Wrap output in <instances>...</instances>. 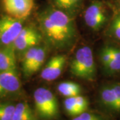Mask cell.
Returning a JSON list of instances; mask_svg holds the SVG:
<instances>
[{
  "mask_svg": "<svg viewBox=\"0 0 120 120\" xmlns=\"http://www.w3.org/2000/svg\"><path fill=\"white\" fill-rule=\"evenodd\" d=\"M39 31L47 43L56 50H66L77 39V30L72 16L59 9L48 8L39 15Z\"/></svg>",
  "mask_w": 120,
  "mask_h": 120,
  "instance_id": "cell-1",
  "label": "cell"
},
{
  "mask_svg": "<svg viewBox=\"0 0 120 120\" xmlns=\"http://www.w3.org/2000/svg\"><path fill=\"white\" fill-rule=\"evenodd\" d=\"M70 72L73 76L89 82L96 77V66L92 49L88 46L79 48L70 64Z\"/></svg>",
  "mask_w": 120,
  "mask_h": 120,
  "instance_id": "cell-2",
  "label": "cell"
},
{
  "mask_svg": "<svg viewBox=\"0 0 120 120\" xmlns=\"http://www.w3.org/2000/svg\"><path fill=\"white\" fill-rule=\"evenodd\" d=\"M35 109L42 120H53L60 116L59 102L56 95L48 89L39 87L34 94Z\"/></svg>",
  "mask_w": 120,
  "mask_h": 120,
  "instance_id": "cell-3",
  "label": "cell"
},
{
  "mask_svg": "<svg viewBox=\"0 0 120 120\" xmlns=\"http://www.w3.org/2000/svg\"><path fill=\"white\" fill-rule=\"evenodd\" d=\"M22 20L5 15L0 19V44L12 45L23 29Z\"/></svg>",
  "mask_w": 120,
  "mask_h": 120,
  "instance_id": "cell-4",
  "label": "cell"
},
{
  "mask_svg": "<svg viewBox=\"0 0 120 120\" xmlns=\"http://www.w3.org/2000/svg\"><path fill=\"white\" fill-rule=\"evenodd\" d=\"M22 92V83L17 71L0 72V99L14 98Z\"/></svg>",
  "mask_w": 120,
  "mask_h": 120,
  "instance_id": "cell-5",
  "label": "cell"
},
{
  "mask_svg": "<svg viewBox=\"0 0 120 120\" xmlns=\"http://www.w3.org/2000/svg\"><path fill=\"white\" fill-rule=\"evenodd\" d=\"M43 39L40 31L32 26L23 27L13 43L15 52L24 53L31 47L38 46Z\"/></svg>",
  "mask_w": 120,
  "mask_h": 120,
  "instance_id": "cell-6",
  "label": "cell"
},
{
  "mask_svg": "<svg viewBox=\"0 0 120 120\" xmlns=\"http://www.w3.org/2000/svg\"><path fill=\"white\" fill-rule=\"evenodd\" d=\"M83 17L86 25L94 31L101 30L108 19L105 6L99 1H95L90 5Z\"/></svg>",
  "mask_w": 120,
  "mask_h": 120,
  "instance_id": "cell-7",
  "label": "cell"
},
{
  "mask_svg": "<svg viewBox=\"0 0 120 120\" xmlns=\"http://www.w3.org/2000/svg\"><path fill=\"white\" fill-rule=\"evenodd\" d=\"M8 15L23 20L30 15L34 6V0H3Z\"/></svg>",
  "mask_w": 120,
  "mask_h": 120,
  "instance_id": "cell-8",
  "label": "cell"
},
{
  "mask_svg": "<svg viewBox=\"0 0 120 120\" xmlns=\"http://www.w3.org/2000/svg\"><path fill=\"white\" fill-rule=\"evenodd\" d=\"M99 99L105 109L112 112H120V98L113 83L103 86L99 91Z\"/></svg>",
  "mask_w": 120,
  "mask_h": 120,
  "instance_id": "cell-9",
  "label": "cell"
},
{
  "mask_svg": "<svg viewBox=\"0 0 120 120\" xmlns=\"http://www.w3.org/2000/svg\"><path fill=\"white\" fill-rule=\"evenodd\" d=\"M67 63V57L58 55L52 57L42 69L40 77L45 81H53L60 77Z\"/></svg>",
  "mask_w": 120,
  "mask_h": 120,
  "instance_id": "cell-10",
  "label": "cell"
},
{
  "mask_svg": "<svg viewBox=\"0 0 120 120\" xmlns=\"http://www.w3.org/2000/svg\"><path fill=\"white\" fill-rule=\"evenodd\" d=\"M17 71L15 51L13 45L4 46L0 49V72Z\"/></svg>",
  "mask_w": 120,
  "mask_h": 120,
  "instance_id": "cell-11",
  "label": "cell"
},
{
  "mask_svg": "<svg viewBox=\"0 0 120 120\" xmlns=\"http://www.w3.org/2000/svg\"><path fill=\"white\" fill-rule=\"evenodd\" d=\"M12 120H38L37 114L30 105L26 101L19 102L15 105Z\"/></svg>",
  "mask_w": 120,
  "mask_h": 120,
  "instance_id": "cell-12",
  "label": "cell"
},
{
  "mask_svg": "<svg viewBox=\"0 0 120 120\" xmlns=\"http://www.w3.org/2000/svg\"><path fill=\"white\" fill-rule=\"evenodd\" d=\"M60 94L66 98L75 97L82 94V88L80 85L75 82H64L60 83L57 87Z\"/></svg>",
  "mask_w": 120,
  "mask_h": 120,
  "instance_id": "cell-13",
  "label": "cell"
},
{
  "mask_svg": "<svg viewBox=\"0 0 120 120\" xmlns=\"http://www.w3.org/2000/svg\"><path fill=\"white\" fill-rule=\"evenodd\" d=\"M38 46L31 47L23 53L22 57V71L26 77H29L30 69L34 62Z\"/></svg>",
  "mask_w": 120,
  "mask_h": 120,
  "instance_id": "cell-14",
  "label": "cell"
},
{
  "mask_svg": "<svg viewBox=\"0 0 120 120\" xmlns=\"http://www.w3.org/2000/svg\"><path fill=\"white\" fill-rule=\"evenodd\" d=\"M46 52H47L46 47L38 46V51H37L35 59L34 60V62L31 65V67L30 69L29 77L33 75L36 72H38L40 69V68H41V66L43 65V63L45 60Z\"/></svg>",
  "mask_w": 120,
  "mask_h": 120,
  "instance_id": "cell-15",
  "label": "cell"
},
{
  "mask_svg": "<svg viewBox=\"0 0 120 120\" xmlns=\"http://www.w3.org/2000/svg\"><path fill=\"white\" fill-rule=\"evenodd\" d=\"M103 69L107 75H113L120 72V46L116 45L112 60L105 68H103Z\"/></svg>",
  "mask_w": 120,
  "mask_h": 120,
  "instance_id": "cell-16",
  "label": "cell"
},
{
  "mask_svg": "<svg viewBox=\"0 0 120 120\" xmlns=\"http://www.w3.org/2000/svg\"><path fill=\"white\" fill-rule=\"evenodd\" d=\"M115 47L116 45H105L101 49L99 57L103 68H105L112 60L115 52Z\"/></svg>",
  "mask_w": 120,
  "mask_h": 120,
  "instance_id": "cell-17",
  "label": "cell"
},
{
  "mask_svg": "<svg viewBox=\"0 0 120 120\" xmlns=\"http://www.w3.org/2000/svg\"><path fill=\"white\" fill-rule=\"evenodd\" d=\"M75 97L67 98L65 99L64 102L65 112L69 116H71V117H75L81 114L79 109L77 107Z\"/></svg>",
  "mask_w": 120,
  "mask_h": 120,
  "instance_id": "cell-18",
  "label": "cell"
},
{
  "mask_svg": "<svg viewBox=\"0 0 120 120\" xmlns=\"http://www.w3.org/2000/svg\"><path fill=\"white\" fill-rule=\"evenodd\" d=\"M15 105L9 102L0 103V120H12Z\"/></svg>",
  "mask_w": 120,
  "mask_h": 120,
  "instance_id": "cell-19",
  "label": "cell"
},
{
  "mask_svg": "<svg viewBox=\"0 0 120 120\" xmlns=\"http://www.w3.org/2000/svg\"><path fill=\"white\" fill-rule=\"evenodd\" d=\"M107 34L112 38L120 41V13H117L113 18Z\"/></svg>",
  "mask_w": 120,
  "mask_h": 120,
  "instance_id": "cell-20",
  "label": "cell"
},
{
  "mask_svg": "<svg viewBox=\"0 0 120 120\" xmlns=\"http://www.w3.org/2000/svg\"><path fill=\"white\" fill-rule=\"evenodd\" d=\"M82 0H65L63 11L72 16L79 7Z\"/></svg>",
  "mask_w": 120,
  "mask_h": 120,
  "instance_id": "cell-21",
  "label": "cell"
},
{
  "mask_svg": "<svg viewBox=\"0 0 120 120\" xmlns=\"http://www.w3.org/2000/svg\"><path fill=\"white\" fill-rule=\"evenodd\" d=\"M71 120H107L103 116L96 113L85 112L74 117Z\"/></svg>",
  "mask_w": 120,
  "mask_h": 120,
  "instance_id": "cell-22",
  "label": "cell"
},
{
  "mask_svg": "<svg viewBox=\"0 0 120 120\" xmlns=\"http://www.w3.org/2000/svg\"><path fill=\"white\" fill-rule=\"evenodd\" d=\"M75 101H76L77 107L79 109L80 113H82L83 112H86L89 106L88 99L86 98V97L82 96L81 95L75 96Z\"/></svg>",
  "mask_w": 120,
  "mask_h": 120,
  "instance_id": "cell-23",
  "label": "cell"
},
{
  "mask_svg": "<svg viewBox=\"0 0 120 120\" xmlns=\"http://www.w3.org/2000/svg\"><path fill=\"white\" fill-rule=\"evenodd\" d=\"M53 3L55 4L56 7L57 9H59L60 10H63L64 8V5L65 0H53Z\"/></svg>",
  "mask_w": 120,
  "mask_h": 120,
  "instance_id": "cell-24",
  "label": "cell"
},
{
  "mask_svg": "<svg viewBox=\"0 0 120 120\" xmlns=\"http://www.w3.org/2000/svg\"><path fill=\"white\" fill-rule=\"evenodd\" d=\"M0 49H1V44H0Z\"/></svg>",
  "mask_w": 120,
  "mask_h": 120,
  "instance_id": "cell-25",
  "label": "cell"
}]
</instances>
